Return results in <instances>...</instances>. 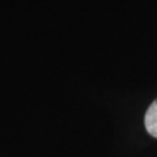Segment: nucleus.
<instances>
[{"instance_id": "nucleus-1", "label": "nucleus", "mask_w": 157, "mask_h": 157, "mask_svg": "<svg viewBox=\"0 0 157 157\" xmlns=\"http://www.w3.org/2000/svg\"><path fill=\"white\" fill-rule=\"evenodd\" d=\"M144 123H145L147 131H148L152 136L157 137V98L152 102L151 106L148 107V110H147Z\"/></svg>"}]
</instances>
